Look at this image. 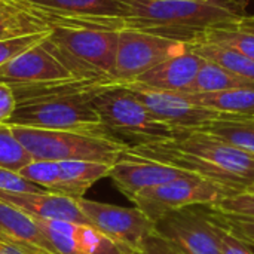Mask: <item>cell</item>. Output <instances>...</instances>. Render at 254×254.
<instances>
[{
	"label": "cell",
	"mask_w": 254,
	"mask_h": 254,
	"mask_svg": "<svg viewBox=\"0 0 254 254\" xmlns=\"http://www.w3.org/2000/svg\"><path fill=\"white\" fill-rule=\"evenodd\" d=\"M243 192H249V193H254V179H253V180H252V183H250V185H249V186H247V188H246V189H244Z\"/></svg>",
	"instance_id": "cell-36"
},
{
	"label": "cell",
	"mask_w": 254,
	"mask_h": 254,
	"mask_svg": "<svg viewBox=\"0 0 254 254\" xmlns=\"http://www.w3.org/2000/svg\"><path fill=\"white\" fill-rule=\"evenodd\" d=\"M77 202L91 226L134 253L141 250L146 240L155 234V222L135 205L129 208L118 207L85 196L79 198Z\"/></svg>",
	"instance_id": "cell-11"
},
{
	"label": "cell",
	"mask_w": 254,
	"mask_h": 254,
	"mask_svg": "<svg viewBox=\"0 0 254 254\" xmlns=\"http://www.w3.org/2000/svg\"><path fill=\"white\" fill-rule=\"evenodd\" d=\"M188 43L135 28L119 31L118 49L112 79L121 85L134 82L138 76L153 68L170 57L183 54Z\"/></svg>",
	"instance_id": "cell-9"
},
{
	"label": "cell",
	"mask_w": 254,
	"mask_h": 254,
	"mask_svg": "<svg viewBox=\"0 0 254 254\" xmlns=\"http://www.w3.org/2000/svg\"><path fill=\"white\" fill-rule=\"evenodd\" d=\"M127 152L173 165L238 192H243L254 179V155L201 129L180 131L176 137L161 141L128 144Z\"/></svg>",
	"instance_id": "cell-2"
},
{
	"label": "cell",
	"mask_w": 254,
	"mask_h": 254,
	"mask_svg": "<svg viewBox=\"0 0 254 254\" xmlns=\"http://www.w3.org/2000/svg\"><path fill=\"white\" fill-rule=\"evenodd\" d=\"M188 46L201 58L213 61L254 83V60L252 58L244 57L237 51L210 43H190Z\"/></svg>",
	"instance_id": "cell-24"
},
{
	"label": "cell",
	"mask_w": 254,
	"mask_h": 254,
	"mask_svg": "<svg viewBox=\"0 0 254 254\" xmlns=\"http://www.w3.org/2000/svg\"><path fill=\"white\" fill-rule=\"evenodd\" d=\"M49 25L71 24L121 31L127 10L119 0H22Z\"/></svg>",
	"instance_id": "cell-10"
},
{
	"label": "cell",
	"mask_w": 254,
	"mask_h": 254,
	"mask_svg": "<svg viewBox=\"0 0 254 254\" xmlns=\"http://www.w3.org/2000/svg\"><path fill=\"white\" fill-rule=\"evenodd\" d=\"M18 174L21 177H24L25 180H28L30 183L42 188L46 192L64 195V185H63V180H61V173H60L58 162L33 159Z\"/></svg>",
	"instance_id": "cell-27"
},
{
	"label": "cell",
	"mask_w": 254,
	"mask_h": 254,
	"mask_svg": "<svg viewBox=\"0 0 254 254\" xmlns=\"http://www.w3.org/2000/svg\"><path fill=\"white\" fill-rule=\"evenodd\" d=\"M115 85L121 83L115 80L70 79L12 88L16 109L7 124L52 131L107 132L95 110L94 98Z\"/></svg>",
	"instance_id": "cell-1"
},
{
	"label": "cell",
	"mask_w": 254,
	"mask_h": 254,
	"mask_svg": "<svg viewBox=\"0 0 254 254\" xmlns=\"http://www.w3.org/2000/svg\"><path fill=\"white\" fill-rule=\"evenodd\" d=\"M16 109V98L9 85L0 83V124H7Z\"/></svg>",
	"instance_id": "cell-33"
},
{
	"label": "cell",
	"mask_w": 254,
	"mask_h": 254,
	"mask_svg": "<svg viewBox=\"0 0 254 254\" xmlns=\"http://www.w3.org/2000/svg\"><path fill=\"white\" fill-rule=\"evenodd\" d=\"M0 190L6 192H31V193H39V192H46L42 188L30 183L24 177H21L18 173H12L7 170L0 168Z\"/></svg>",
	"instance_id": "cell-31"
},
{
	"label": "cell",
	"mask_w": 254,
	"mask_h": 254,
	"mask_svg": "<svg viewBox=\"0 0 254 254\" xmlns=\"http://www.w3.org/2000/svg\"><path fill=\"white\" fill-rule=\"evenodd\" d=\"M127 10L125 28L195 42L214 27L238 24L246 15L241 0H119Z\"/></svg>",
	"instance_id": "cell-3"
},
{
	"label": "cell",
	"mask_w": 254,
	"mask_h": 254,
	"mask_svg": "<svg viewBox=\"0 0 254 254\" xmlns=\"http://www.w3.org/2000/svg\"><path fill=\"white\" fill-rule=\"evenodd\" d=\"M64 195L70 198H83L98 180L109 177L113 164L95 161H61L58 162Z\"/></svg>",
	"instance_id": "cell-19"
},
{
	"label": "cell",
	"mask_w": 254,
	"mask_h": 254,
	"mask_svg": "<svg viewBox=\"0 0 254 254\" xmlns=\"http://www.w3.org/2000/svg\"><path fill=\"white\" fill-rule=\"evenodd\" d=\"M189 176L193 174L186 173L173 165H167L162 162H155L150 159L131 155L127 150L112 165L109 173V179L115 182L116 188L128 199H131L132 196H135L137 193L146 189Z\"/></svg>",
	"instance_id": "cell-14"
},
{
	"label": "cell",
	"mask_w": 254,
	"mask_h": 254,
	"mask_svg": "<svg viewBox=\"0 0 254 254\" xmlns=\"http://www.w3.org/2000/svg\"><path fill=\"white\" fill-rule=\"evenodd\" d=\"M214 208L225 216H238V217H252L254 219V193L238 192L229 195L220 201Z\"/></svg>",
	"instance_id": "cell-29"
},
{
	"label": "cell",
	"mask_w": 254,
	"mask_h": 254,
	"mask_svg": "<svg viewBox=\"0 0 254 254\" xmlns=\"http://www.w3.org/2000/svg\"><path fill=\"white\" fill-rule=\"evenodd\" d=\"M119 31L71 24H52L43 46L82 80H113ZM116 82V80H115Z\"/></svg>",
	"instance_id": "cell-4"
},
{
	"label": "cell",
	"mask_w": 254,
	"mask_h": 254,
	"mask_svg": "<svg viewBox=\"0 0 254 254\" xmlns=\"http://www.w3.org/2000/svg\"><path fill=\"white\" fill-rule=\"evenodd\" d=\"M192 103L223 115L254 116V85L210 94H186Z\"/></svg>",
	"instance_id": "cell-21"
},
{
	"label": "cell",
	"mask_w": 254,
	"mask_h": 254,
	"mask_svg": "<svg viewBox=\"0 0 254 254\" xmlns=\"http://www.w3.org/2000/svg\"><path fill=\"white\" fill-rule=\"evenodd\" d=\"M238 28L241 30H246V31H250L254 34V16H244L238 24H235Z\"/></svg>",
	"instance_id": "cell-35"
},
{
	"label": "cell",
	"mask_w": 254,
	"mask_h": 254,
	"mask_svg": "<svg viewBox=\"0 0 254 254\" xmlns=\"http://www.w3.org/2000/svg\"><path fill=\"white\" fill-rule=\"evenodd\" d=\"M70 79L76 77H73V74L43 46L42 42L0 67V83L9 85L10 88Z\"/></svg>",
	"instance_id": "cell-15"
},
{
	"label": "cell",
	"mask_w": 254,
	"mask_h": 254,
	"mask_svg": "<svg viewBox=\"0 0 254 254\" xmlns=\"http://www.w3.org/2000/svg\"><path fill=\"white\" fill-rule=\"evenodd\" d=\"M124 86L128 88L161 122L177 131L199 129L223 115L192 103L183 92L153 89L135 82L125 83Z\"/></svg>",
	"instance_id": "cell-12"
},
{
	"label": "cell",
	"mask_w": 254,
	"mask_h": 254,
	"mask_svg": "<svg viewBox=\"0 0 254 254\" xmlns=\"http://www.w3.org/2000/svg\"><path fill=\"white\" fill-rule=\"evenodd\" d=\"M234 193H238V190L198 176H189L146 189L129 201L152 222H156L170 211L185 207L217 205Z\"/></svg>",
	"instance_id": "cell-8"
},
{
	"label": "cell",
	"mask_w": 254,
	"mask_h": 254,
	"mask_svg": "<svg viewBox=\"0 0 254 254\" xmlns=\"http://www.w3.org/2000/svg\"><path fill=\"white\" fill-rule=\"evenodd\" d=\"M222 254H254L252 247L234 235L225 225L222 231Z\"/></svg>",
	"instance_id": "cell-32"
},
{
	"label": "cell",
	"mask_w": 254,
	"mask_h": 254,
	"mask_svg": "<svg viewBox=\"0 0 254 254\" xmlns=\"http://www.w3.org/2000/svg\"><path fill=\"white\" fill-rule=\"evenodd\" d=\"M48 33H34V34H24V36L0 39V67L10 63L12 60H15L16 57H19L30 48L43 42V39L48 36Z\"/></svg>",
	"instance_id": "cell-28"
},
{
	"label": "cell",
	"mask_w": 254,
	"mask_h": 254,
	"mask_svg": "<svg viewBox=\"0 0 254 254\" xmlns=\"http://www.w3.org/2000/svg\"><path fill=\"white\" fill-rule=\"evenodd\" d=\"M222 214V213H220ZM226 228L237 235L240 240L254 247V219L252 217H238V216H225L222 214Z\"/></svg>",
	"instance_id": "cell-30"
},
{
	"label": "cell",
	"mask_w": 254,
	"mask_h": 254,
	"mask_svg": "<svg viewBox=\"0 0 254 254\" xmlns=\"http://www.w3.org/2000/svg\"><path fill=\"white\" fill-rule=\"evenodd\" d=\"M103 127L128 144H143L176 137L180 131L161 122L128 88L115 85L94 98Z\"/></svg>",
	"instance_id": "cell-6"
},
{
	"label": "cell",
	"mask_w": 254,
	"mask_h": 254,
	"mask_svg": "<svg viewBox=\"0 0 254 254\" xmlns=\"http://www.w3.org/2000/svg\"><path fill=\"white\" fill-rule=\"evenodd\" d=\"M0 234L4 243L27 254H58L37 220L0 201Z\"/></svg>",
	"instance_id": "cell-17"
},
{
	"label": "cell",
	"mask_w": 254,
	"mask_h": 254,
	"mask_svg": "<svg viewBox=\"0 0 254 254\" xmlns=\"http://www.w3.org/2000/svg\"><path fill=\"white\" fill-rule=\"evenodd\" d=\"M19 0H0V3H18Z\"/></svg>",
	"instance_id": "cell-37"
},
{
	"label": "cell",
	"mask_w": 254,
	"mask_h": 254,
	"mask_svg": "<svg viewBox=\"0 0 254 254\" xmlns=\"http://www.w3.org/2000/svg\"><path fill=\"white\" fill-rule=\"evenodd\" d=\"M0 201L40 220H61L89 225L76 198L52 192H6L0 190Z\"/></svg>",
	"instance_id": "cell-16"
},
{
	"label": "cell",
	"mask_w": 254,
	"mask_h": 254,
	"mask_svg": "<svg viewBox=\"0 0 254 254\" xmlns=\"http://www.w3.org/2000/svg\"><path fill=\"white\" fill-rule=\"evenodd\" d=\"M42 226L58 254H134V252L91 225L61 222V220H40Z\"/></svg>",
	"instance_id": "cell-13"
},
{
	"label": "cell",
	"mask_w": 254,
	"mask_h": 254,
	"mask_svg": "<svg viewBox=\"0 0 254 254\" xmlns=\"http://www.w3.org/2000/svg\"><path fill=\"white\" fill-rule=\"evenodd\" d=\"M225 143L254 155V116L222 115L219 119L199 128Z\"/></svg>",
	"instance_id": "cell-22"
},
{
	"label": "cell",
	"mask_w": 254,
	"mask_h": 254,
	"mask_svg": "<svg viewBox=\"0 0 254 254\" xmlns=\"http://www.w3.org/2000/svg\"><path fill=\"white\" fill-rule=\"evenodd\" d=\"M0 241H1V243H4V238H3V235H1V234H0Z\"/></svg>",
	"instance_id": "cell-38"
},
{
	"label": "cell",
	"mask_w": 254,
	"mask_h": 254,
	"mask_svg": "<svg viewBox=\"0 0 254 254\" xmlns=\"http://www.w3.org/2000/svg\"><path fill=\"white\" fill-rule=\"evenodd\" d=\"M12 129L33 159L39 161H95L115 164L128 147V143L109 132L52 131L27 127H12Z\"/></svg>",
	"instance_id": "cell-5"
},
{
	"label": "cell",
	"mask_w": 254,
	"mask_h": 254,
	"mask_svg": "<svg viewBox=\"0 0 254 254\" xmlns=\"http://www.w3.org/2000/svg\"><path fill=\"white\" fill-rule=\"evenodd\" d=\"M204 61L205 60L198 54L188 49L183 54L170 57L159 63L153 68L138 76L134 82L153 89L186 92L195 80Z\"/></svg>",
	"instance_id": "cell-18"
},
{
	"label": "cell",
	"mask_w": 254,
	"mask_h": 254,
	"mask_svg": "<svg viewBox=\"0 0 254 254\" xmlns=\"http://www.w3.org/2000/svg\"><path fill=\"white\" fill-rule=\"evenodd\" d=\"M253 82L232 73L231 70L205 60L201 65L195 80L186 91V94H210V92H222L234 88L252 86Z\"/></svg>",
	"instance_id": "cell-23"
},
{
	"label": "cell",
	"mask_w": 254,
	"mask_h": 254,
	"mask_svg": "<svg viewBox=\"0 0 254 254\" xmlns=\"http://www.w3.org/2000/svg\"><path fill=\"white\" fill-rule=\"evenodd\" d=\"M223 229L214 205L185 207L155 222V234L183 254H222Z\"/></svg>",
	"instance_id": "cell-7"
},
{
	"label": "cell",
	"mask_w": 254,
	"mask_h": 254,
	"mask_svg": "<svg viewBox=\"0 0 254 254\" xmlns=\"http://www.w3.org/2000/svg\"><path fill=\"white\" fill-rule=\"evenodd\" d=\"M49 22L22 0L18 3H0V39L48 33Z\"/></svg>",
	"instance_id": "cell-20"
},
{
	"label": "cell",
	"mask_w": 254,
	"mask_h": 254,
	"mask_svg": "<svg viewBox=\"0 0 254 254\" xmlns=\"http://www.w3.org/2000/svg\"><path fill=\"white\" fill-rule=\"evenodd\" d=\"M33 161L30 152L16 138L9 124H0V168L19 173Z\"/></svg>",
	"instance_id": "cell-26"
},
{
	"label": "cell",
	"mask_w": 254,
	"mask_h": 254,
	"mask_svg": "<svg viewBox=\"0 0 254 254\" xmlns=\"http://www.w3.org/2000/svg\"><path fill=\"white\" fill-rule=\"evenodd\" d=\"M134 254H183L179 250H176L173 246H170L167 241H164L161 237H158L156 234L150 235L144 246L141 247V250H138Z\"/></svg>",
	"instance_id": "cell-34"
},
{
	"label": "cell",
	"mask_w": 254,
	"mask_h": 254,
	"mask_svg": "<svg viewBox=\"0 0 254 254\" xmlns=\"http://www.w3.org/2000/svg\"><path fill=\"white\" fill-rule=\"evenodd\" d=\"M192 43H210L223 46L254 60V34L238 28L235 24L210 28Z\"/></svg>",
	"instance_id": "cell-25"
}]
</instances>
